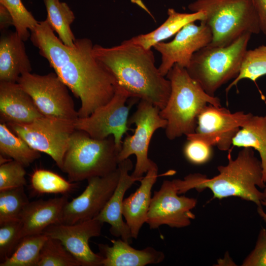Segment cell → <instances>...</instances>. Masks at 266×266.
<instances>
[{"mask_svg":"<svg viewBox=\"0 0 266 266\" xmlns=\"http://www.w3.org/2000/svg\"><path fill=\"white\" fill-rule=\"evenodd\" d=\"M31 32L30 39L55 73L81 101L79 118L86 117L109 102L117 83L93 55L94 45L87 38H77L74 46L65 45L46 20Z\"/></svg>","mask_w":266,"mask_h":266,"instance_id":"obj_1","label":"cell"},{"mask_svg":"<svg viewBox=\"0 0 266 266\" xmlns=\"http://www.w3.org/2000/svg\"><path fill=\"white\" fill-rule=\"evenodd\" d=\"M93 52L130 98L148 101L160 110L164 108L170 94L171 84L155 66L151 49L128 39L111 47L94 45Z\"/></svg>","mask_w":266,"mask_h":266,"instance_id":"obj_2","label":"cell"},{"mask_svg":"<svg viewBox=\"0 0 266 266\" xmlns=\"http://www.w3.org/2000/svg\"><path fill=\"white\" fill-rule=\"evenodd\" d=\"M228 159V164L218 166L219 173L212 178L196 173L189 174L183 179L173 180L179 195L191 189L200 192L208 189L213 199L236 197L262 206L265 198L258 187L264 189L266 185L261 161L256 157L253 148L243 147L235 159L230 154Z\"/></svg>","mask_w":266,"mask_h":266,"instance_id":"obj_3","label":"cell"},{"mask_svg":"<svg viewBox=\"0 0 266 266\" xmlns=\"http://www.w3.org/2000/svg\"><path fill=\"white\" fill-rule=\"evenodd\" d=\"M166 76L170 82L171 92L160 114L167 121L166 137L174 140L195 132L198 117L206 105L221 104L218 98L207 94L185 68L175 64Z\"/></svg>","mask_w":266,"mask_h":266,"instance_id":"obj_4","label":"cell"},{"mask_svg":"<svg viewBox=\"0 0 266 266\" xmlns=\"http://www.w3.org/2000/svg\"><path fill=\"white\" fill-rule=\"evenodd\" d=\"M193 12L203 11L201 21L210 29L209 45L224 47L243 34L261 32L258 18L251 0H196L188 5Z\"/></svg>","mask_w":266,"mask_h":266,"instance_id":"obj_5","label":"cell"},{"mask_svg":"<svg viewBox=\"0 0 266 266\" xmlns=\"http://www.w3.org/2000/svg\"><path fill=\"white\" fill-rule=\"evenodd\" d=\"M252 34L246 33L231 44H209L193 56L186 70L204 91L211 96L223 85L238 75Z\"/></svg>","mask_w":266,"mask_h":266,"instance_id":"obj_6","label":"cell"},{"mask_svg":"<svg viewBox=\"0 0 266 266\" xmlns=\"http://www.w3.org/2000/svg\"><path fill=\"white\" fill-rule=\"evenodd\" d=\"M120 151L113 135L98 139L76 130L71 136L62 171L71 182L106 175L118 168Z\"/></svg>","mask_w":266,"mask_h":266,"instance_id":"obj_7","label":"cell"},{"mask_svg":"<svg viewBox=\"0 0 266 266\" xmlns=\"http://www.w3.org/2000/svg\"><path fill=\"white\" fill-rule=\"evenodd\" d=\"M160 109L151 103L140 100L136 110L129 119L128 124H134V132L128 135L122 141L118 155L119 163L132 155L136 157L134 170L131 174L137 178H142L150 169L157 167V164L148 157L151 139L155 131L165 129L167 121L160 114Z\"/></svg>","mask_w":266,"mask_h":266,"instance_id":"obj_8","label":"cell"},{"mask_svg":"<svg viewBox=\"0 0 266 266\" xmlns=\"http://www.w3.org/2000/svg\"><path fill=\"white\" fill-rule=\"evenodd\" d=\"M74 122L43 116L29 124H6L32 148L50 156L63 170L65 155L76 130Z\"/></svg>","mask_w":266,"mask_h":266,"instance_id":"obj_9","label":"cell"},{"mask_svg":"<svg viewBox=\"0 0 266 266\" xmlns=\"http://www.w3.org/2000/svg\"><path fill=\"white\" fill-rule=\"evenodd\" d=\"M17 83L44 116L73 121L78 118L68 88L55 72L43 75L26 72Z\"/></svg>","mask_w":266,"mask_h":266,"instance_id":"obj_10","label":"cell"},{"mask_svg":"<svg viewBox=\"0 0 266 266\" xmlns=\"http://www.w3.org/2000/svg\"><path fill=\"white\" fill-rule=\"evenodd\" d=\"M129 98L128 93L117 85L114 95L109 102L89 116L78 117L74 122L75 129L98 139L113 135L117 146L121 150L123 135L130 130L128 121L132 104L126 105Z\"/></svg>","mask_w":266,"mask_h":266,"instance_id":"obj_11","label":"cell"},{"mask_svg":"<svg viewBox=\"0 0 266 266\" xmlns=\"http://www.w3.org/2000/svg\"><path fill=\"white\" fill-rule=\"evenodd\" d=\"M252 114L242 111L232 113L221 106L208 104L200 113L195 131L186 135L187 140H200L221 151H228L233 138Z\"/></svg>","mask_w":266,"mask_h":266,"instance_id":"obj_12","label":"cell"},{"mask_svg":"<svg viewBox=\"0 0 266 266\" xmlns=\"http://www.w3.org/2000/svg\"><path fill=\"white\" fill-rule=\"evenodd\" d=\"M173 180H165L152 197L146 223L150 229L162 225L182 228L191 224L195 215L191 210L197 200L185 196H179Z\"/></svg>","mask_w":266,"mask_h":266,"instance_id":"obj_13","label":"cell"},{"mask_svg":"<svg viewBox=\"0 0 266 266\" xmlns=\"http://www.w3.org/2000/svg\"><path fill=\"white\" fill-rule=\"evenodd\" d=\"M119 177L118 167L106 175L88 179L84 191L66 204L61 223L73 224L97 217L113 194Z\"/></svg>","mask_w":266,"mask_h":266,"instance_id":"obj_14","label":"cell"},{"mask_svg":"<svg viewBox=\"0 0 266 266\" xmlns=\"http://www.w3.org/2000/svg\"><path fill=\"white\" fill-rule=\"evenodd\" d=\"M200 22V25L193 22L185 25L172 40L154 45L153 47L161 55L158 69L162 75L166 76L175 64L187 68L193 55L211 43L212 34L210 28Z\"/></svg>","mask_w":266,"mask_h":266,"instance_id":"obj_15","label":"cell"},{"mask_svg":"<svg viewBox=\"0 0 266 266\" xmlns=\"http://www.w3.org/2000/svg\"><path fill=\"white\" fill-rule=\"evenodd\" d=\"M103 224L95 218L73 224L58 223L48 227L43 233L59 239L80 266H102L103 257L91 250L89 241L100 235Z\"/></svg>","mask_w":266,"mask_h":266,"instance_id":"obj_16","label":"cell"},{"mask_svg":"<svg viewBox=\"0 0 266 266\" xmlns=\"http://www.w3.org/2000/svg\"><path fill=\"white\" fill-rule=\"evenodd\" d=\"M133 167L132 161L128 158L118 164L120 177L117 185L106 205L95 218L102 223L110 225L109 232L114 236L121 237L124 241L131 243L132 236L131 231L123 219V205L124 195L126 191L140 178L129 174Z\"/></svg>","mask_w":266,"mask_h":266,"instance_id":"obj_17","label":"cell"},{"mask_svg":"<svg viewBox=\"0 0 266 266\" xmlns=\"http://www.w3.org/2000/svg\"><path fill=\"white\" fill-rule=\"evenodd\" d=\"M44 116L31 97L17 82L0 81V120L26 124Z\"/></svg>","mask_w":266,"mask_h":266,"instance_id":"obj_18","label":"cell"},{"mask_svg":"<svg viewBox=\"0 0 266 266\" xmlns=\"http://www.w3.org/2000/svg\"><path fill=\"white\" fill-rule=\"evenodd\" d=\"M68 201L67 196L63 195L30 202L19 220L21 239L26 235L42 233L48 227L61 223L64 208Z\"/></svg>","mask_w":266,"mask_h":266,"instance_id":"obj_19","label":"cell"},{"mask_svg":"<svg viewBox=\"0 0 266 266\" xmlns=\"http://www.w3.org/2000/svg\"><path fill=\"white\" fill-rule=\"evenodd\" d=\"M112 246L100 243V254L103 257L102 266H145L158 264L165 258L164 253L152 247L136 249L122 239L111 240Z\"/></svg>","mask_w":266,"mask_h":266,"instance_id":"obj_20","label":"cell"},{"mask_svg":"<svg viewBox=\"0 0 266 266\" xmlns=\"http://www.w3.org/2000/svg\"><path fill=\"white\" fill-rule=\"evenodd\" d=\"M0 39V81L17 82L32 66L24 41L17 32H3Z\"/></svg>","mask_w":266,"mask_h":266,"instance_id":"obj_21","label":"cell"},{"mask_svg":"<svg viewBox=\"0 0 266 266\" xmlns=\"http://www.w3.org/2000/svg\"><path fill=\"white\" fill-rule=\"evenodd\" d=\"M158 166L149 170L140 180L139 187L124 200L123 215L133 238H137L146 223L152 199L151 190L158 177Z\"/></svg>","mask_w":266,"mask_h":266,"instance_id":"obj_22","label":"cell"},{"mask_svg":"<svg viewBox=\"0 0 266 266\" xmlns=\"http://www.w3.org/2000/svg\"><path fill=\"white\" fill-rule=\"evenodd\" d=\"M167 18L158 28L147 33L140 34L128 39L146 49H151L156 44L176 34L188 24L197 21H201L205 17L203 11L191 13H180L173 8L167 10Z\"/></svg>","mask_w":266,"mask_h":266,"instance_id":"obj_23","label":"cell"},{"mask_svg":"<svg viewBox=\"0 0 266 266\" xmlns=\"http://www.w3.org/2000/svg\"><path fill=\"white\" fill-rule=\"evenodd\" d=\"M233 145L250 147L258 151L261 158L263 179L266 183V115L252 114L233 138Z\"/></svg>","mask_w":266,"mask_h":266,"instance_id":"obj_24","label":"cell"},{"mask_svg":"<svg viewBox=\"0 0 266 266\" xmlns=\"http://www.w3.org/2000/svg\"><path fill=\"white\" fill-rule=\"evenodd\" d=\"M0 155L17 161L25 167L41 156L39 152L32 148L2 122L0 123Z\"/></svg>","mask_w":266,"mask_h":266,"instance_id":"obj_25","label":"cell"},{"mask_svg":"<svg viewBox=\"0 0 266 266\" xmlns=\"http://www.w3.org/2000/svg\"><path fill=\"white\" fill-rule=\"evenodd\" d=\"M47 12L46 20L52 30L66 45L73 47L76 38L70 29L75 19L73 12L64 2L59 0H43Z\"/></svg>","mask_w":266,"mask_h":266,"instance_id":"obj_26","label":"cell"},{"mask_svg":"<svg viewBox=\"0 0 266 266\" xmlns=\"http://www.w3.org/2000/svg\"><path fill=\"white\" fill-rule=\"evenodd\" d=\"M47 238L43 233L23 237L12 254L1 262L0 266H37Z\"/></svg>","mask_w":266,"mask_h":266,"instance_id":"obj_27","label":"cell"},{"mask_svg":"<svg viewBox=\"0 0 266 266\" xmlns=\"http://www.w3.org/2000/svg\"><path fill=\"white\" fill-rule=\"evenodd\" d=\"M266 75V45L247 50L244 56L240 72L237 77L226 89L227 93L242 79L254 82Z\"/></svg>","mask_w":266,"mask_h":266,"instance_id":"obj_28","label":"cell"},{"mask_svg":"<svg viewBox=\"0 0 266 266\" xmlns=\"http://www.w3.org/2000/svg\"><path fill=\"white\" fill-rule=\"evenodd\" d=\"M29 202L24 187L0 191V224L19 221Z\"/></svg>","mask_w":266,"mask_h":266,"instance_id":"obj_29","label":"cell"},{"mask_svg":"<svg viewBox=\"0 0 266 266\" xmlns=\"http://www.w3.org/2000/svg\"><path fill=\"white\" fill-rule=\"evenodd\" d=\"M31 183L33 189L39 194L66 195L75 185L58 174L44 169H37L33 172L31 176Z\"/></svg>","mask_w":266,"mask_h":266,"instance_id":"obj_30","label":"cell"},{"mask_svg":"<svg viewBox=\"0 0 266 266\" xmlns=\"http://www.w3.org/2000/svg\"><path fill=\"white\" fill-rule=\"evenodd\" d=\"M37 266H80L58 239L48 237L41 250Z\"/></svg>","mask_w":266,"mask_h":266,"instance_id":"obj_31","label":"cell"},{"mask_svg":"<svg viewBox=\"0 0 266 266\" xmlns=\"http://www.w3.org/2000/svg\"><path fill=\"white\" fill-rule=\"evenodd\" d=\"M0 3L4 6L10 13L16 32L24 41L30 37V31L37 25L32 13L23 4L21 0H0Z\"/></svg>","mask_w":266,"mask_h":266,"instance_id":"obj_32","label":"cell"},{"mask_svg":"<svg viewBox=\"0 0 266 266\" xmlns=\"http://www.w3.org/2000/svg\"><path fill=\"white\" fill-rule=\"evenodd\" d=\"M25 166L12 160L0 165V191L24 187L27 184Z\"/></svg>","mask_w":266,"mask_h":266,"instance_id":"obj_33","label":"cell"},{"mask_svg":"<svg viewBox=\"0 0 266 266\" xmlns=\"http://www.w3.org/2000/svg\"><path fill=\"white\" fill-rule=\"evenodd\" d=\"M20 221H13L0 224V262L9 257L21 239Z\"/></svg>","mask_w":266,"mask_h":266,"instance_id":"obj_34","label":"cell"},{"mask_svg":"<svg viewBox=\"0 0 266 266\" xmlns=\"http://www.w3.org/2000/svg\"><path fill=\"white\" fill-rule=\"evenodd\" d=\"M212 146L197 139H188L183 148L186 159L194 165H202L211 159L212 154Z\"/></svg>","mask_w":266,"mask_h":266,"instance_id":"obj_35","label":"cell"},{"mask_svg":"<svg viewBox=\"0 0 266 266\" xmlns=\"http://www.w3.org/2000/svg\"><path fill=\"white\" fill-rule=\"evenodd\" d=\"M242 266H266V229L262 228L254 249L245 258Z\"/></svg>","mask_w":266,"mask_h":266,"instance_id":"obj_36","label":"cell"},{"mask_svg":"<svg viewBox=\"0 0 266 266\" xmlns=\"http://www.w3.org/2000/svg\"><path fill=\"white\" fill-rule=\"evenodd\" d=\"M258 16L260 29L266 35V0H251Z\"/></svg>","mask_w":266,"mask_h":266,"instance_id":"obj_37","label":"cell"},{"mask_svg":"<svg viewBox=\"0 0 266 266\" xmlns=\"http://www.w3.org/2000/svg\"><path fill=\"white\" fill-rule=\"evenodd\" d=\"M13 26L12 17L2 4L0 3V29L2 32L6 31L9 27Z\"/></svg>","mask_w":266,"mask_h":266,"instance_id":"obj_38","label":"cell"},{"mask_svg":"<svg viewBox=\"0 0 266 266\" xmlns=\"http://www.w3.org/2000/svg\"><path fill=\"white\" fill-rule=\"evenodd\" d=\"M262 204L266 206V199H265L262 201ZM257 212L260 216L263 219L264 222L266 223V213L263 210L262 206H257Z\"/></svg>","mask_w":266,"mask_h":266,"instance_id":"obj_39","label":"cell"},{"mask_svg":"<svg viewBox=\"0 0 266 266\" xmlns=\"http://www.w3.org/2000/svg\"><path fill=\"white\" fill-rule=\"evenodd\" d=\"M263 194H264V196H265V199H266V187L264 188V191H263Z\"/></svg>","mask_w":266,"mask_h":266,"instance_id":"obj_40","label":"cell"}]
</instances>
